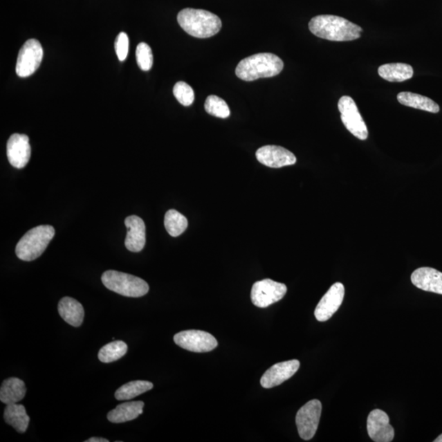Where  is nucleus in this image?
I'll return each mask as SVG.
<instances>
[{"label": "nucleus", "mask_w": 442, "mask_h": 442, "mask_svg": "<svg viewBox=\"0 0 442 442\" xmlns=\"http://www.w3.org/2000/svg\"><path fill=\"white\" fill-rule=\"evenodd\" d=\"M309 29L315 37L331 42H351L360 37L362 28L342 17L320 15L309 22Z\"/></svg>", "instance_id": "obj_1"}, {"label": "nucleus", "mask_w": 442, "mask_h": 442, "mask_svg": "<svg viewBox=\"0 0 442 442\" xmlns=\"http://www.w3.org/2000/svg\"><path fill=\"white\" fill-rule=\"evenodd\" d=\"M284 69V62L270 53H257L241 61L235 74L245 82H253L260 78H269L279 75Z\"/></svg>", "instance_id": "obj_2"}, {"label": "nucleus", "mask_w": 442, "mask_h": 442, "mask_svg": "<svg viewBox=\"0 0 442 442\" xmlns=\"http://www.w3.org/2000/svg\"><path fill=\"white\" fill-rule=\"evenodd\" d=\"M178 25L192 37L210 38L217 35L222 28V22L214 13L195 8H185L178 12Z\"/></svg>", "instance_id": "obj_3"}, {"label": "nucleus", "mask_w": 442, "mask_h": 442, "mask_svg": "<svg viewBox=\"0 0 442 442\" xmlns=\"http://www.w3.org/2000/svg\"><path fill=\"white\" fill-rule=\"evenodd\" d=\"M55 235V228L51 225H39L33 228L22 237L17 244V257L25 261L35 260L46 251Z\"/></svg>", "instance_id": "obj_4"}, {"label": "nucleus", "mask_w": 442, "mask_h": 442, "mask_svg": "<svg viewBox=\"0 0 442 442\" xmlns=\"http://www.w3.org/2000/svg\"><path fill=\"white\" fill-rule=\"evenodd\" d=\"M102 282L111 291L125 297H141L149 291V286L144 279L123 272L105 271Z\"/></svg>", "instance_id": "obj_5"}, {"label": "nucleus", "mask_w": 442, "mask_h": 442, "mask_svg": "<svg viewBox=\"0 0 442 442\" xmlns=\"http://www.w3.org/2000/svg\"><path fill=\"white\" fill-rule=\"evenodd\" d=\"M338 110L341 113L342 122L348 131L360 140H367L368 129L353 98L342 97L338 101Z\"/></svg>", "instance_id": "obj_6"}, {"label": "nucleus", "mask_w": 442, "mask_h": 442, "mask_svg": "<svg viewBox=\"0 0 442 442\" xmlns=\"http://www.w3.org/2000/svg\"><path fill=\"white\" fill-rule=\"evenodd\" d=\"M44 51L37 39H30L21 47L17 57L16 73L20 77H28L39 68Z\"/></svg>", "instance_id": "obj_7"}, {"label": "nucleus", "mask_w": 442, "mask_h": 442, "mask_svg": "<svg viewBox=\"0 0 442 442\" xmlns=\"http://www.w3.org/2000/svg\"><path fill=\"white\" fill-rule=\"evenodd\" d=\"M287 286L284 284L266 279L253 284L251 298L253 305L259 308H266L278 302L287 293Z\"/></svg>", "instance_id": "obj_8"}, {"label": "nucleus", "mask_w": 442, "mask_h": 442, "mask_svg": "<svg viewBox=\"0 0 442 442\" xmlns=\"http://www.w3.org/2000/svg\"><path fill=\"white\" fill-rule=\"evenodd\" d=\"M322 404L319 400H311L298 410L296 424L299 436L305 441L313 439L320 423Z\"/></svg>", "instance_id": "obj_9"}, {"label": "nucleus", "mask_w": 442, "mask_h": 442, "mask_svg": "<svg viewBox=\"0 0 442 442\" xmlns=\"http://www.w3.org/2000/svg\"><path fill=\"white\" fill-rule=\"evenodd\" d=\"M174 342L183 349L196 353L212 351L218 345L215 337L201 330H187L178 333L174 337Z\"/></svg>", "instance_id": "obj_10"}, {"label": "nucleus", "mask_w": 442, "mask_h": 442, "mask_svg": "<svg viewBox=\"0 0 442 442\" xmlns=\"http://www.w3.org/2000/svg\"><path fill=\"white\" fill-rule=\"evenodd\" d=\"M344 295H345V288L342 283L338 282L332 285L315 308L316 320L320 322H325L331 318L340 308Z\"/></svg>", "instance_id": "obj_11"}, {"label": "nucleus", "mask_w": 442, "mask_h": 442, "mask_svg": "<svg viewBox=\"0 0 442 442\" xmlns=\"http://www.w3.org/2000/svg\"><path fill=\"white\" fill-rule=\"evenodd\" d=\"M256 157L259 163L271 168L292 166L297 163V158L292 151L275 145L260 147L257 151Z\"/></svg>", "instance_id": "obj_12"}, {"label": "nucleus", "mask_w": 442, "mask_h": 442, "mask_svg": "<svg viewBox=\"0 0 442 442\" xmlns=\"http://www.w3.org/2000/svg\"><path fill=\"white\" fill-rule=\"evenodd\" d=\"M367 430L370 439L375 442H390L394 439V428L390 424L389 417L381 409L370 412Z\"/></svg>", "instance_id": "obj_13"}, {"label": "nucleus", "mask_w": 442, "mask_h": 442, "mask_svg": "<svg viewBox=\"0 0 442 442\" xmlns=\"http://www.w3.org/2000/svg\"><path fill=\"white\" fill-rule=\"evenodd\" d=\"M7 157L13 167L24 168L30 158L28 136L13 133L7 142Z\"/></svg>", "instance_id": "obj_14"}, {"label": "nucleus", "mask_w": 442, "mask_h": 442, "mask_svg": "<svg viewBox=\"0 0 442 442\" xmlns=\"http://www.w3.org/2000/svg\"><path fill=\"white\" fill-rule=\"evenodd\" d=\"M300 368V362L297 360L284 361L275 364L263 374L261 379V386L264 388H272L280 385L288 379L292 378Z\"/></svg>", "instance_id": "obj_15"}, {"label": "nucleus", "mask_w": 442, "mask_h": 442, "mask_svg": "<svg viewBox=\"0 0 442 442\" xmlns=\"http://www.w3.org/2000/svg\"><path fill=\"white\" fill-rule=\"evenodd\" d=\"M412 282L423 291L442 295V273L433 268L421 267L414 270Z\"/></svg>", "instance_id": "obj_16"}, {"label": "nucleus", "mask_w": 442, "mask_h": 442, "mask_svg": "<svg viewBox=\"0 0 442 442\" xmlns=\"http://www.w3.org/2000/svg\"><path fill=\"white\" fill-rule=\"evenodd\" d=\"M127 234L125 245L129 251L140 252L146 243V227L144 221L137 216L128 217L125 221Z\"/></svg>", "instance_id": "obj_17"}, {"label": "nucleus", "mask_w": 442, "mask_h": 442, "mask_svg": "<svg viewBox=\"0 0 442 442\" xmlns=\"http://www.w3.org/2000/svg\"><path fill=\"white\" fill-rule=\"evenodd\" d=\"M57 310L62 318L73 327H80L82 324L84 317V308L75 299L69 297L61 299Z\"/></svg>", "instance_id": "obj_18"}, {"label": "nucleus", "mask_w": 442, "mask_h": 442, "mask_svg": "<svg viewBox=\"0 0 442 442\" xmlns=\"http://www.w3.org/2000/svg\"><path fill=\"white\" fill-rule=\"evenodd\" d=\"M26 393L25 383L19 378H10L2 383L0 387V400L3 404L12 405L19 403Z\"/></svg>", "instance_id": "obj_19"}, {"label": "nucleus", "mask_w": 442, "mask_h": 442, "mask_svg": "<svg viewBox=\"0 0 442 442\" xmlns=\"http://www.w3.org/2000/svg\"><path fill=\"white\" fill-rule=\"evenodd\" d=\"M145 403L142 401H131L117 406L108 414V419L111 423H122L133 421L142 414Z\"/></svg>", "instance_id": "obj_20"}, {"label": "nucleus", "mask_w": 442, "mask_h": 442, "mask_svg": "<svg viewBox=\"0 0 442 442\" xmlns=\"http://www.w3.org/2000/svg\"><path fill=\"white\" fill-rule=\"evenodd\" d=\"M397 100L400 104L409 107V108L428 111V113H437L440 111V107L431 98L418 95L412 92H401L397 95Z\"/></svg>", "instance_id": "obj_21"}, {"label": "nucleus", "mask_w": 442, "mask_h": 442, "mask_svg": "<svg viewBox=\"0 0 442 442\" xmlns=\"http://www.w3.org/2000/svg\"><path fill=\"white\" fill-rule=\"evenodd\" d=\"M4 421L17 432L24 433L28 430L30 417L26 414L25 406L19 404L8 405L3 413Z\"/></svg>", "instance_id": "obj_22"}, {"label": "nucleus", "mask_w": 442, "mask_h": 442, "mask_svg": "<svg viewBox=\"0 0 442 442\" xmlns=\"http://www.w3.org/2000/svg\"><path fill=\"white\" fill-rule=\"evenodd\" d=\"M378 74L387 82H403L413 77L414 70L409 64H388L379 66Z\"/></svg>", "instance_id": "obj_23"}, {"label": "nucleus", "mask_w": 442, "mask_h": 442, "mask_svg": "<svg viewBox=\"0 0 442 442\" xmlns=\"http://www.w3.org/2000/svg\"><path fill=\"white\" fill-rule=\"evenodd\" d=\"M154 388L153 383L149 381H132L124 384L115 392V398L118 400H127L149 392Z\"/></svg>", "instance_id": "obj_24"}, {"label": "nucleus", "mask_w": 442, "mask_h": 442, "mask_svg": "<svg viewBox=\"0 0 442 442\" xmlns=\"http://www.w3.org/2000/svg\"><path fill=\"white\" fill-rule=\"evenodd\" d=\"M128 347L122 341H114L102 347L98 352V359L102 363H111L127 354Z\"/></svg>", "instance_id": "obj_25"}, {"label": "nucleus", "mask_w": 442, "mask_h": 442, "mask_svg": "<svg viewBox=\"0 0 442 442\" xmlns=\"http://www.w3.org/2000/svg\"><path fill=\"white\" fill-rule=\"evenodd\" d=\"M164 225L169 235L178 237L184 233L189 223L187 218L176 210H169L165 215Z\"/></svg>", "instance_id": "obj_26"}, {"label": "nucleus", "mask_w": 442, "mask_h": 442, "mask_svg": "<svg viewBox=\"0 0 442 442\" xmlns=\"http://www.w3.org/2000/svg\"><path fill=\"white\" fill-rule=\"evenodd\" d=\"M205 110L210 115L219 118L230 117V110L224 100L217 95H210L205 102Z\"/></svg>", "instance_id": "obj_27"}, {"label": "nucleus", "mask_w": 442, "mask_h": 442, "mask_svg": "<svg viewBox=\"0 0 442 442\" xmlns=\"http://www.w3.org/2000/svg\"><path fill=\"white\" fill-rule=\"evenodd\" d=\"M173 93L181 104L189 107L193 104L195 100L194 89L184 82H178L174 86Z\"/></svg>", "instance_id": "obj_28"}, {"label": "nucleus", "mask_w": 442, "mask_h": 442, "mask_svg": "<svg viewBox=\"0 0 442 442\" xmlns=\"http://www.w3.org/2000/svg\"><path fill=\"white\" fill-rule=\"evenodd\" d=\"M136 60L138 66L142 71H149L154 64V55L149 44L140 43L136 48Z\"/></svg>", "instance_id": "obj_29"}, {"label": "nucleus", "mask_w": 442, "mask_h": 442, "mask_svg": "<svg viewBox=\"0 0 442 442\" xmlns=\"http://www.w3.org/2000/svg\"><path fill=\"white\" fill-rule=\"evenodd\" d=\"M116 53L120 61L127 59L129 52V38L125 33H120L115 42Z\"/></svg>", "instance_id": "obj_30"}, {"label": "nucleus", "mask_w": 442, "mask_h": 442, "mask_svg": "<svg viewBox=\"0 0 442 442\" xmlns=\"http://www.w3.org/2000/svg\"><path fill=\"white\" fill-rule=\"evenodd\" d=\"M108 439H102V437H91L86 441V442H109Z\"/></svg>", "instance_id": "obj_31"}, {"label": "nucleus", "mask_w": 442, "mask_h": 442, "mask_svg": "<svg viewBox=\"0 0 442 442\" xmlns=\"http://www.w3.org/2000/svg\"><path fill=\"white\" fill-rule=\"evenodd\" d=\"M434 442H442V434L437 437V439L434 440Z\"/></svg>", "instance_id": "obj_32"}]
</instances>
